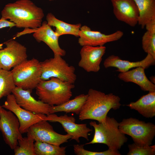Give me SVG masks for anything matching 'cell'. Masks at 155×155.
I'll use <instances>...</instances> for the list:
<instances>
[{
  "label": "cell",
  "mask_w": 155,
  "mask_h": 155,
  "mask_svg": "<svg viewBox=\"0 0 155 155\" xmlns=\"http://www.w3.org/2000/svg\"><path fill=\"white\" fill-rule=\"evenodd\" d=\"M1 18L9 19L18 28L34 29L40 27L44 14L42 9L30 0H18L6 4Z\"/></svg>",
  "instance_id": "obj_1"
},
{
  "label": "cell",
  "mask_w": 155,
  "mask_h": 155,
  "mask_svg": "<svg viewBox=\"0 0 155 155\" xmlns=\"http://www.w3.org/2000/svg\"><path fill=\"white\" fill-rule=\"evenodd\" d=\"M87 95L79 114V119L81 121L92 119L99 123L103 122L111 109H118L121 105L120 97L113 93L106 94L91 88Z\"/></svg>",
  "instance_id": "obj_2"
},
{
  "label": "cell",
  "mask_w": 155,
  "mask_h": 155,
  "mask_svg": "<svg viewBox=\"0 0 155 155\" xmlns=\"http://www.w3.org/2000/svg\"><path fill=\"white\" fill-rule=\"evenodd\" d=\"M119 123L113 117L107 116L104 122L97 123L91 121L89 124L94 129L92 140L85 145L102 144L109 149L118 151L127 141L125 135L121 133L119 128Z\"/></svg>",
  "instance_id": "obj_3"
},
{
  "label": "cell",
  "mask_w": 155,
  "mask_h": 155,
  "mask_svg": "<svg viewBox=\"0 0 155 155\" xmlns=\"http://www.w3.org/2000/svg\"><path fill=\"white\" fill-rule=\"evenodd\" d=\"M74 84L52 78L41 80L36 88L39 99L51 106L59 105L69 100L71 97Z\"/></svg>",
  "instance_id": "obj_4"
},
{
  "label": "cell",
  "mask_w": 155,
  "mask_h": 155,
  "mask_svg": "<svg viewBox=\"0 0 155 155\" xmlns=\"http://www.w3.org/2000/svg\"><path fill=\"white\" fill-rule=\"evenodd\" d=\"M120 131L130 136L134 143L141 146H150L155 135V125L132 117L124 119L119 123Z\"/></svg>",
  "instance_id": "obj_5"
},
{
  "label": "cell",
  "mask_w": 155,
  "mask_h": 155,
  "mask_svg": "<svg viewBox=\"0 0 155 155\" xmlns=\"http://www.w3.org/2000/svg\"><path fill=\"white\" fill-rule=\"evenodd\" d=\"M16 87L32 92L41 81L40 62L33 58L27 59L11 71Z\"/></svg>",
  "instance_id": "obj_6"
},
{
  "label": "cell",
  "mask_w": 155,
  "mask_h": 155,
  "mask_svg": "<svg viewBox=\"0 0 155 155\" xmlns=\"http://www.w3.org/2000/svg\"><path fill=\"white\" fill-rule=\"evenodd\" d=\"M62 57L54 54L53 57L40 62L42 80L55 78L71 83H75L77 76L75 67L69 65Z\"/></svg>",
  "instance_id": "obj_7"
},
{
  "label": "cell",
  "mask_w": 155,
  "mask_h": 155,
  "mask_svg": "<svg viewBox=\"0 0 155 155\" xmlns=\"http://www.w3.org/2000/svg\"><path fill=\"white\" fill-rule=\"evenodd\" d=\"M44 120L35 123L29 129L27 135L34 141L44 142L57 146L67 142L71 136L67 134L63 135L55 132L53 126Z\"/></svg>",
  "instance_id": "obj_8"
},
{
  "label": "cell",
  "mask_w": 155,
  "mask_h": 155,
  "mask_svg": "<svg viewBox=\"0 0 155 155\" xmlns=\"http://www.w3.org/2000/svg\"><path fill=\"white\" fill-rule=\"evenodd\" d=\"M1 106L12 112L17 117L20 123L19 129L21 134L27 133L32 125L45 120L46 117L45 114H35L22 108L17 103L12 94L7 96L6 100Z\"/></svg>",
  "instance_id": "obj_9"
},
{
  "label": "cell",
  "mask_w": 155,
  "mask_h": 155,
  "mask_svg": "<svg viewBox=\"0 0 155 155\" xmlns=\"http://www.w3.org/2000/svg\"><path fill=\"white\" fill-rule=\"evenodd\" d=\"M20 123L14 114L2 107L0 110V131L5 143L12 150L18 144L22 137L20 132Z\"/></svg>",
  "instance_id": "obj_10"
},
{
  "label": "cell",
  "mask_w": 155,
  "mask_h": 155,
  "mask_svg": "<svg viewBox=\"0 0 155 155\" xmlns=\"http://www.w3.org/2000/svg\"><path fill=\"white\" fill-rule=\"evenodd\" d=\"M4 43L5 47L0 50V69L10 71L27 59V49L24 45L13 40Z\"/></svg>",
  "instance_id": "obj_11"
},
{
  "label": "cell",
  "mask_w": 155,
  "mask_h": 155,
  "mask_svg": "<svg viewBox=\"0 0 155 155\" xmlns=\"http://www.w3.org/2000/svg\"><path fill=\"white\" fill-rule=\"evenodd\" d=\"M51 27L47 21H44L40 27L34 29L25 28L23 31L18 33L16 36L33 33V36L38 42H43L52 50L54 54L63 56L65 55L66 52L59 46L58 42L59 37Z\"/></svg>",
  "instance_id": "obj_12"
},
{
  "label": "cell",
  "mask_w": 155,
  "mask_h": 155,
  "mask_svg": "<svg viewBox=\"0 0 155 155\" xmlns=\"http://www.w3.org/2000/svg\"><path fill=\"white\" fill-rule=\"evenodd\" d=\"M45 120L50 122L60 123L67 134L71 136V140H73L79 143V138L83 137L88 141L89 133L92 130L87 127L86 124L75 123V119L73 116L65 114L59 116L54 113L46 115Z\"/></svg>",
  "instance_id": "obj_13"
},
{
  "label": "cell",
  "mask_w": 155,
  "mask_h": 155,
  "mask_svg": "<svg viewBox=\"0 0 155 155\" xmlns=\"http://www.w3.org/2000/svg\"><path fill=\"white\" fill-rule=\"evenodd\" d=\"M123 35L120 30L108 34L98 31H93L86 25L81 26L79 33L78 43L81 46H103L107 43L118 40Z\"/></svg>",
  "instance_id": "obj_14"
},
{
  "label": "cell",
  "mask_w": 155,
  "mask_h": 155,
  "mask_svg": "<svg viewBox=\"0 0 155 155\" xmlns=\"http://www.w3.org/2000/svg\"><path fill=\"white\" fill-rule=\"evenodd\" d=\"M82 46L80 52L81 59L78 63L79 66L88 72H98L106 47L104 45Z\"/></svg>",
  "instance_id": "obj_15"
},
{
  "label": "cell",
  "mask_w": 155,
  "mask_h": 155,
  "mask_svg": "<svg viewBox=\"0 0 155 155\" xmlns=\"http://www.w3.org/2000/svg\"><path fill=\"white\" fill-rule=\"evenodd\" d=\"M113 13L119 20L131 27L138 24L139 12L133 0H111Z\"/></svg>",
  "instance_id": "obj_16"
},
{
  "label": "cell",
  "mask_w": 155,
  "mask_h": 155,
  "mask_svg": "<svg viewBox=\"0 0 155 155\" xmlns=\"http://www.w3.org/2000/svg\"><path fill=\"white\" fill-rule=\"evenodd\" d=\"M32 92L16 87L12 92L17 103L24 109L35 114H50L51 106L40 100H36L31 95Z\"/></svg>",
  "instance_id": "obj_17"
},
{
  "label": "cell",
  "mask_w": 155,
  "mask_h": 155,
  "mask_svg": "<svg viewBox=\"0 0 155 155\" xmlns=\"http://www.w3.org/2000/svg\"><path fill=\"white\" fill-rule=\"evenodd\" d=\"M155 64V59L151 55L147 54L145 58L142 60L131 62L121 59L117 56L111 55L104 60L103 65L105 68L115 67L117 68V71L125 72L134 68L141 67L145 69Z\"/></svg>",
  "instance_id": "obj_18"
},
{
  "label": "cell",
  "mask_w": 155,
  "mask_h": 155,
  "mask_svg": "<svg viewBox=\"0 0 155 155\" xmlns=\"http://www.w3.org/2000/svg\"><path fill=\"white\" fill-rule=\"evenodd\" d=\"M139 12L138 24L142 29L155 30V0H133Z\"/></svg>",
  "instance_id": "obj_19"
},
{
  "label": "cell",
  "mask_w": 155,
  "mask_h": 155,
  "mask_svg": "<svg viewBox=\"0 0 155 155\" xmlns=\"http://www.w3.org/2000/svg\"><path fill=\"white\" fill-rule=\"evenodd\" d=\"M145 69L141 67H135L125 72H120L118 77L125 82H131L137 84L144 91H155V85L148 78Z\"/></svg>",
  "instance_id": "obj_20"
},
{
  "label": "cell",
  "mask_w": 155,
  "mask_h": 155,
  "mask_svg": "<svg viewBox=\"0 0 155 155\" xmlns=\"http://www.w3.org/2000/svg\"><path fill=\"white\" fill-rule=\"evenodd\" d=\"M137 111L144 117L149 118L155 116V91L149 92L135 102L126 105Z\"/></svg>",
  "instance_id": "obj_21"
},
{
  "label": "cell",
  "mask_w": 155,
  "mask_h": 155,
  "mask_svg": "<svg viewBox=\"0 0 155 155\" xmlns=\"http://www.w3.org/2000/svg\"><path fill=\"white\" fill-rule=\"evenodd\" d=\"M48 24L56 28L55 32L59 36L65 34H71L79 37L82 26L81 24H71L65 22L56 18L51 13H48L46 17Z\"/></svg>",
  "instance_id": "obj_22"
},
{
  "label": "cell",
  "mask_w": 155,
  "mask_h": 155,
  "mask_svg": "<svg viewBox=\"0 0 155 155\" xmlns=\"http://www.w3.org/2000/svg\"><path fill=\"white\" fill-rule=\"evenodd\" d=\"M87 96V94H81L61 104L51 106L50 113L64 112L66 113H72L79 115Z\"/></svg>",
  "instance_id": "obj_23"
},
{
  "label": "cell",
  "mask_w": 155,
  "mask_h": 155,
  "mask_svg": "<svg viewBox=\"0 0 155 155\" xmlns=\"http://www.w3.org/2000/svg\"><path fill=\"white\" fill-rule=\"evenodd\" d=\"M36 155H65L66 147L38 141L34 143Z\"/></svg>",
  "instance_id": "obj_24"
},
{
  "label": "cell",
  "mask_w": 155,
  "mask_h": 155,
  "mask_svg": "<svg viewBox=\"0 0 155 155\" xmlns=\"http://www.w3.org/2000/svg\"><path fill=\"white\" fill-rule=\"evenodd\" d=\"M16 87L11 71L0 69V99L12 93Z\"/></svg>",
  "instance_id": "obj_25"
},
{
  "label": "cell",
  "mask_w": 155,
  "mask_h": 155,
  "mask_svg": "<svg viewBox=\"0 0 155 155\" xmlns=\"http://www.w3.org/2000/svg\"><path fill=\"white\" fill-rule=\"evenodd\" d=\"M34 140L30 136L22 137L18 141V144L14 149L15 155H36Z\"/></svg>",
  "instance_id": "obj_26"
},
{
  "label": "cell",
  "mask_w": 155,
  "mask_h": 155,
  "mask_svg": "<svg viewBox=\"0 0 155 155\" xmlns=\"http://www.w3.org/2000/svg\"><path fill=\"white\" fill-rule=\"evenodd\" d=\"M142 41L144 51L155 59V31L146 30L142 36Z\"/></svg>",
  "instance_id": "obj_27"
},
{
  "label": "cell",
  "mask_w": 155,
  "mask_h": 155,
  "mask_svg": "<svg viewBox=\"0 0 155 155\" xmlns=\"http://www.w3.org/2000/svg\"><path fill=\"white\" fill-rule=\"evenodd\" d=\"M127 155H154L155 145L146 146H137L134 143L128 145Z\"/></svg>",
  "instance_id": "obj_28"
},
{
  "label": "cell",
  "mask_w": 155,
  "mask_h": 155,
  "mask_svg": "<svg viewBox=\"0 0 155 155\" xmlns=\"http://www.w3.org/2000/svg\"><path fill=\"white\" fill-rule=\"evenodd\" d=\"M85 144L74 145L75 154L77 155H120L119 151H114L109 149L102 152H93L85 150L84 148Z\"/></svg>",
  "instance_id": "obj_29"
},
{
  "label": "cell",
  "mask_w": 155,
  "mask_h": 155,
  "mask_svg": "<svg viewBox=\"0 0 155 155\" xmlns=\"http://www.w3.org/2000/svg\"><path fill=\"white\" fill-rule=\"evenodd\" d=\"M14 26H16V24L13 22L2 18L0 19V29L7 27L11 28Z\"/></svg>",
  "instance_id": "obj_30"
},
{
  "label": "cell",
  "mask_w": 155,
  "mask_h": 155,
  "mask_svg": "<svg viewBox=\"0 0 155 155\" xmlns=\"http://www.w3.org/2000/svg\"><path fill=\"white\" fill-rule=\"evenodd\" d=\"M150 81L153 84H155V78L154 76H152L150 78Z\"/></svg>",
  "instance_id": "obj_31"
},
{
  "label": "cell",
  "mask_w": 155,
  "mask_h": 155,
  "mask_svg": "<svg viewBox=\"0 0 155 155\" xmlns=\"http://www.w3.org/2000/svg\"><path fill=\"white\" fill-rule=\"evenodd\" d=\"M3 45V44H0V50L3 49L2 46Z\"/></svg>",
  "instance_id": "obj_32"
},
{
  "label": "cell",
  "mask_w": 155,
  "mask_h": 155,
  "mask_svg": "<svg viewBox=\"0 0 155 155\" xmlns=\"http://www.w3.org/2000/svg\"><path fill=\"white\" fill-rule=\"evenodd\" d=\"M1 108H2L1 106V105H0V109H1Z\"/></svg>",
  "instance_id": "obj_33"
},
{
  "label": "cell",
  "mask_w": 155,
  "mask_h": 155,
  "mask_svg": "<svg viewBox=\"0 0 155 155\" xmlns=\"http://www.w3.org/2000/svg\"><path fill=\"white\" fill-rule=\"evenodd\" d=\"M49 0V1H53L54 0Z\"/></svg>",
  "instance_id": "obj_34"
}]
</instances>
